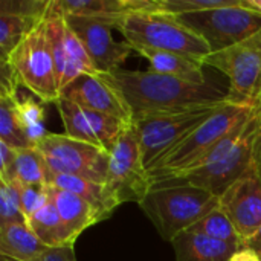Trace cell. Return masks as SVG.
Masks as SVG:
<instances>
[{"label":"cell","instance_id":"obj_38","mask_svg":"<svg viewBox=\"0 0 261 261\" xmlns=\"http://www.w3.org/2000/svg\"><path fill=\"white\" fill-rule=\"evenodd\" d=\"M0 261H18V260H14V258L5 257V255H0Z\"/></svg>","mask_w":261,"mask_h":261},{"label":"cell","instance_id":"obj_8","mask_svg":"<svg viewBox=\"0 0 261 261\" xmlns=\"http://www.w3.org/2000/svg\"><path fill=\"white\" fill-rule=\"evenodd\" d=\"M205 66H211L229 78V104L255 110L261 98V31L248 40L217 54H210Z\"/></svg>","mask_w":261,"mask_h":261},{"label":"cell","instance_id":"obj_15","mask_svg":"<svg viewBox=\"0 0 261 261\" xmlns=\"http://www.w3.org/2000/svg\"><path fill=\"white\" fill-rule=\"evenodd\" d=\"M60 98L115 118L125 125H133V115L125 101L99 73L81 75L63 90Z\"/></svg>","mask_w":261,"mask_h":261},{"label":"cell","instance_id":"obj_37","mask_svg":"<svg viewBox=\"0 0 261 261\" xmlns=\"http://www.w3.org/2000/svg\"><path fill=\"white\" fill-rule=\"evenodd\" d=\"M254 113H255V119L258 121V125H260V128H261V98H260V102H258V107L254 110Z\"/></svg>","mask_w":261,"mask_h":261},{"label":"cell","instance_id":"obj_33","mask_svg":"<svg viewBox=\"0 0 261 261\" xmlns=\"http://www.w3.org/2000/svg\"><path fill=\"white\" fill-rule=\"evenodd\" d=\"M34 261H78L75 248H47Z\"/></svg>","mask_w":261,"mask_h":261},{"label":"cell","instance_id":"obj_34","mask_svg":"<svg viewBox=\"0 0 261 261\" xmlns=\"http://www.w3.org/2000/svg\"><path fill=\"white\" fill-rule=\"evenodd\" d=\"M229 261H261V258L255 251H252L248 246H243L234 252V255L231 257Z\"/></svg>","mask_w":261,"mask_h":261},{"label":"cell","instance_id":"obj_27","mask_svg":"<svg viewBox=\"0 0 261 261\" xmlns=\"http://www.w3.org/2000/svg\"><path fill=\"white\" fill-rule=\"evenodd\" d=\"M20 95V93H18ZM17 98V96H15ZM15 98L0 96V141L14 150L34 148L24 136L15 113Z\"/></svg>","mask_w":261,"mask_h":261},{"label":"cell","instance_id":"obj_24","mask_svg":"<svg viewBox=\"0 0 261 261\" xmlns=\"http://www.w3.org/2000/svg\"><path fill=\"white\" fill-rule=\"evenodd\" d=\"M188 232H197L203 234L210 239L223 242L226 245H231L237 249L245 246L243 239L240 237L239 231L236 229L231 219L226 216V213L219 206L210 214H206L199 223H196Z\"/></svg>","mask_w":261,"mask_h":261},{"label":"cell","instance_id":"obj_5","mask_svg":"<svg viewBox=\"0 0 261 261\" xmlns=\"http://www.w3.org/2000/svg\"><path fill=\"white\" fill-rule=\"evenodd\" d=\"M225 104V102H223ZM223 104L202 106L184 112L138 118L133 125L138 132L144 164L150 171L200 124L210 119Z\"/></svg>","mask_w":261,"mask_h":261},{"label":"cell","instance_id":"obj_32","mask_svg":"<svg viewBox=\"0 0 261 261\" xmlns=\"http://www.w3.org/2000/svg\"><path fill=\"white\" fill-rule=\"evenodd\" d=\"M15 154H17V150L11 148L8 144L0 141V180L8 182V184L12 182Z\"/></svg>","mask_w":261,"mask_h":261},{"label":"cell","instance_id":"obj_10","mask_svg":"<svg viewBox=\"0 0 261 261\" xmlns=\"http://www.w3.org/2000/svg\"><path fill=\"white\" fill-rule=\"evenodd\" d=\"M106 187L118 206L128 202L139 205L151 188L150 173L144 164L135 125L124 130L110 153Z\"/></svg>","mask_w":261,"mask_h":261},{"label":"cell","instance_id":"obj_36","mask_svg":"<svg viewBox=\"0 0 261 261\" xmlns=\"http://www.w3.org/2000/svg\"><path fill=\"white\" fill-rule=\"evenodd\" d=\"M243 3L246 8H251L261 14V0H243Z\"/></svg>","mask_w":261,"mask_h":261},{"label":"cell","instance_id":"obj_28","mask_svg":"<svg viewBox=\"0 0 261 261\" xmlns=\"http://www.w3.org/2000/svg\"><path fill=\"white\" fill-rule=\"evenodd\" d=\"M237 0H156V12L173 17L234 5Z\"/></svg>","mask_w":261,"mask_h":261},{"label":"cell","instance_id":"obj_1","mask_svg":"<svg viewBox=\"0 0 261 261\" xmlns=\"http://www.w3.org/2000/svg\"><path fill=\"white\" fill-rule=\"evenodd\" d=\"M125 101L133 121L144 116L184 112L228 101V87L217 83H191L148 70L116 69L101 75Z\"/></svg>","mask_w":261,"mask_h":261},{"label":"cell","instance_id":"obj_20","mask_svg":"<svg viewBox=\"0 0 261 261\" xmlns=\"http://www.w3.org/2000/svg\"><path fill=\"white\" fill-rule=\"evenodd\" d=\"M171 246L176 261H229L237 248L197 232L177 236Z\"/></svg>","mask_w":261,"mask_h":261},{"label":"cell","instance_id":"obj_25","mask_svg":"<svg viewBox=\"0 0 261 261\" xmlns=\"http://www.w3.org/2000/svg\"><path fill=\"white\" fill-rule=\"evenodd\" d=\"M11 184L32 187L46 185V164L37 148L17 150Z\"/></svg>","mask_w":261,"mask_h":261},{"label":"cell","instance_id":"obj_23","mask_svg":"<svg viewBox=\"0 0 261 261\" xmlns=\"http://www.w3.org/2000/svg\"><path fill=\"white\" fill-rule=\"evenodd\" d=\"M17 119L31 147H37L50 132H47L44 104L34 95H18L14 101Z\"/></svg>","mask_w":261,"mask_h":261},{"label":"cell","instance_id":"obj_29","mask_svg":"<svg viewBox=\"0 0 261 261\" xmlns=\"http://www.w3.org/2000/svg\"><path fill=\"white\" fill-rule=\"evenodd\" d=\"M28 223L23 216L20 196L15 185L0 180V225Z\"/></svg>","mask_w":261,"mask_h":261},{"label":"cell","instance_id":"obj_14","mask_svg":"<svg viewBox=\"0 0 261 261\" xmlns=\"http://www.w3.org/2000/svg\"><path fill=\"white\" fill-rule=\"evenodd\" d=\"M220 208L234 223L243 242L261 226V171L254 165L222 196Z\"/></svg>","mask_w":261,"mask_h":261},{"label":"cell","instance_id":"obj_19","mask_svg":"<svg viewBox=\"0 0 261 261\" xmlns=\"http://www.w3.org/2000/svg\"><path fill=\"white\" fill-rule=\"evenodd\" d=\"M46 185L69 191V193L87 200L90 205H93L96 210H99L107 219L118 208V203L115 202V199L112 197V194L106 185L96 184L93 180H89V179H84L80 176L54 173L46 168Z\"/></svg>","mask_w":261,"mask_h":261},{"label":"cell","instance_id":"obj_6","mask_svg":"<svg viewBox=\"0 0 261 261\" xmlns=\"http://www.w3.org/2000/svg\"><path fill=\"white\" fill-rule=\"evenodd\" d=\"M8 63L14 67L21 86H24L31 95L37 96L43 104H55L60 99L46 17L23 37L9 55Z\"/></svg>","mask_w":261,"mask_h":261},{"label":"cell","instance_id":"obj_3","mask_svg":"<svg viewBox=\"0 0 261 261\" xmlns=\"http://www.w3.org/2000/svg\"><path fill=\"white\" fill-rule=\"evenodd\" d=\"M254 110L225 102L210 119L200 124L176 148H173L150 173L151 182L168 179L196 168L222 139L231 133L242 121L252 116Z\"/></svg>","mask_w":261,"mask_h":261},{"label":"cell","instance_id":"obj_11","mask_svg":"<svg viewBox=\"0 0 261 261\" xmlns=\"http://www.w3.org/2000/svg\"><path fill=\"white\" fill-rule=\"evenodd\" d=\"M46 168L54 173L80 176L106 185L110 154L104 150L72 139L67 135L49 133L37 147Z\"/></svg>","mask_w":261,"mask_h":261},{"label":"cell","instance_id":"obj_26","mask_svg":"<svg viewBox=\"0 0 261 261\" xmlns=\"http://www.w3.org/2000/svg\"><path fill=\"white\" fill-rule=\"evenodd\" d=\"M38 21L18 14L0 12V63L8 61L12 50Z\"/></svg>","mask_w":261,"mask_h":261},{"label":"cell","instance_id":"obj_13","mask_svg":"<svg viewBox=\"0 0 261 261\" xmlns=\"http://www.w3.org/2000/svg\"><path fill=\"white\" fill-rule=\"evenodd\" d=\"M55 106L64 125V135L72 139L95 145L109 154L124 130L130 127L115 118L84 109L66 98H60Z\"/></svg>","mask_w":261,"mask_h":261},{"label":"cell","instance_id":"obj_4","mask_svg":"<svg viewBox=\"0 0 261 261\" xmlns=\"http://www.w3.org/2000/svg\"><path fill=\"white\" fill-rule=\"evenodd\" d=\"M132 47H150L205 61L211 54L206 43L173 15L162 12H135L116 28Z\"/></svg>","mask_w":261,"mask_h":261},{"label":"cell","instance_id":"obj_35","mask_svg":"<svg viewBox=\"0 0 261 261\" xmlns=\"http://www.w3.org/2000/svg\"><path fill=\"white\" fill-rule=\"evenodd\" d=\"M245 246H248V248H251L252 251H255V252L258 254V257L261 258V226L257 229V232H255L251 239H248V240L245 242Z\"/></svg>","mask_w":261,"mask_h":261},{"label":"cell","instance_id":"obj_21","mask_svg":"<svg viewBox=\"0 0 261 261\" xmlns=\"http://www.w3.org/2000/svg\"><path fill=\"white\" fill-rule=\"evenodd\" d=\"M46 249L28 223L0 225V255L18 261H34Z\"/></svg>","mask_w":261,"mask_h":261},{"label":"cell","instance_id":"obj_31","mask_svg":"<svg viewBox=\"0 0 261 261\" xmlns=\"http://www.w3.org/2000/svg\"><path fill=\"white\" fill-rule=\"evenodd\" d=\"M50 0H2L0 12L18 14L23 17L41 20L47 14Z\"/></svg>","mask_w":261,"mask_h":261},{"label":"cell","instance_id":"obj_12","mask_svg":"<svg viewBox=\"0 0 261 261\" xmlns=\"http://www.w3.org/2000/svg\"><path fill=\"white\" fill-rule=\"evenodd\" d=\"M64 18L83 43L95 70L99 75L121 69L122 63L132 55V52H135L132 44L125 40L116 41L113 38V26L107 21L76 15H64Z\"/></svg>","mask_w":261,"mask_h":261},{"label":"cell","instance_id":"obj_17","mask_svg":"<svg viewBox=\"0 0 261 261\" xmlns=\"http://www.w3.org/2000/svg\"><path fill=\"white\" fill-rule=\"evenodd\" d=\"M46 188L64 226L67 228L69 234L75 242L86 229L107 219L99 210H96L87 200L69 191L58 190L50 185H46Z\"/></svg>","mask_w":261,"mask_h":261},{"label":"cell","instance_id":"obj_18","mask_svg":"<svg viewBox=\"0 0 261 261\" xmlns=\"http://www.w3.org/2000/svg\"><path fill=\"white\" fill-rule=\"evenodd\" d=\"M133 50L148 60L151 72L176 76V78L187 80L191 83L208 81L203 72L205 64L199 60H193L180 54L158 50V49H150V47H133Z\"/></svg>","mask_w":261,"mask_h":261},{"label":"cell","instance_id":"obj_30","mask_svg":"<svg viewBox=\"0 0 261 261\" xmlns=\"http://www.w3.org/2000/svg\"><path fill=\"white\" fill-rule=\"evenodd\" d=\"M15 185L18 196H20V205L23 216L26 217V222L49 200L47 188L44 187H32V185H21V184H12Z\"/></svg>","mask_w":261,"mask_h":261},{"label":"cell","instance_id":"obj_22","mask_svg":"<svg viewBox=\"0 0 261 261\" xmlns=\"http://www.w3.org/2000/svg\"><path fill=\"white\" fill-rule=\"evenodd\" d=\"M28 225L46 248H75V240L64 226L50 197L29 219Z\"/></svg>","mask_w":261,"mask_h":261},{"label":"cell","instance_id":"obj_7","mask_svg":"<svg viewBox=\"0 0 261 261\" xmlns=\"http://www.w3.org/2000/svg\"><path fill=\"white\" fill-rule=\"evenodd\" d=\"M179 23L199 35L211 54L226 50L261 31V14L246 8L243 0L210 11L176 17Z\"/></svg>","mask_w":261,"mask_h":261},{"label":"cell","instance_id":"obj_9","mask_svg":"<svg viewBox=\"0 0 261 261\" xmlns=\"http://www.w3.org/2000/svg\"><path fill=\"white\" fill-rule=\"evenodd\" d=\"M258 135H260V125L254 113L243 135L219 161L168 179H176L185 184H191L220 197L234 182L242 179L254 165H257L255 153H257Z\"/></svg>","mask_w":261,"mask_h":261},{"label":"cell","instance_id":"obj_16","mask_svg":"<svg viewBox=\"0 0 261 261\" xmlns=\"http://www.w3.org/2000/svg\"><path fill=\"white\" fill-rule=\"evenodd\" d=\"M50 8L63 15L98 18L118 28L130 14L156 12V0H50Z\"/></svg>","mask_w":261,"mask_h":261},{"label":"cell","instance_id":"obj_2","mask_svg":"<svg viewBox=\"0 0 261 261\" xmlns=\"http://www.w3.org/2000/svg\"><path fill=\"white\" fill-rule=\"evenodd\" d=\"M165 242L190 231L206 214L220 206V197L176 179L151 182V188L139 203Z\"/></svg>","mask_w":261,"mask_h":261}]
</instances>
